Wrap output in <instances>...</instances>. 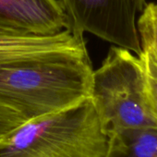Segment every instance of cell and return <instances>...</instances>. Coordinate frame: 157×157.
Here are the masks:
<instances>
[{"mask_svg":"<svg viewBox=\"0 0 157 157\" xmlns=\"http://www.w3.org/2000/svg\"><path fill=\"white\" fill-rule=\"evenodd\" d=\"M69 29L91 33L139 56L141 45L137 15L145 0H59Z\"/></svg>","mask_w":157,"mask_h":157,"instance_id":"cell-4","label":"cell"},{"mask_svg":"<svg viewBox=\"0 0 157 157\" xmlns=\"http://www.w3.org/2000/svg\"><path fill=\"white\" fill-rule=\"evenodd\" d=\"M108 141L91 96L20 124L0 138V157H103Z\"/></svg>","mask_w":157,"mask_h":157,"instance_id":"cell-2","label":"cell"},{"mask_svg":"<svg viewBox=\"0 0 157 157\" xmlns=\"http://www.w3.org/2000/svg\"><path fill=\"white\" fill-rule=\"evenodd\" d=\"M137 26L140 45L151 48L157 56V3L145 5Z\"/></svg>","mask_w":157,"mask_h":157,"instance_id":"cell-8","label":"cell"},{"mask_svg":"<svg viewBox=\"0 0 157 157\" xmlns=\"http://www.w3.org/2000/svg\"><path fill=\"white\" fill-rule=\"evenodd\" d=\"M93 65L88 50L0 62V106L26 120L90 96Z\"/></svg>","mask_w":157,"mask_h":157,"instance_id":"cell-1","label":"cell"},{"mask_svg":"<svg viewBox=\"0 0 157 157\" xmlns=\"http://www.w3.org/2000/svg\"><path fill=\"white\" fill-rule=\"evenodd\" d=\"M139 57L144 72L147 107L157 126V56L151 48L141 46V52Z\"/></svg>","mask_w":157,"mask_h":157,"instance_id":"cell-7","label":"cell"},{"mask_svg":"<svg viewBox=\"0 0 157 157\" xmlns=\"http://www.w3.org/2000/svg\"><path fill=\"white\" fill-rule=\"evenodd\" d=\"M24 121L26 119L19 113L0 106V138Z\"/></svg>","mask_w":157,"mask_h":157,"instance_id":"cell-9","label":"cell"},{"mask_svg":"<svg viewBox=\"0 0 157 157\" xmlns=\"http://www.w3.org/2000/svg\"><path fill=\"white\" fill-rule=\"evenodd\" d=\"M67 29L59 0H0V34L47 36Z\"/></svg>","mask_w":157,"mask_h":157,"instance_id":"cell-5","label":"cell"},{"mask_svg":"<svg viewBox=\"0 0 157 157\" xmlns=\"http://www.w3.org/2000/svg\"><path fill=\"white\" fill-rule=\"evenodd\" d=\"M90 96L107 135L130 128H157L146 104L141 61L126 48L109 49L93 72Z\"/></svg>","mask_w":157,"mask_h":157,"instance_id":"cell-3","label":"cell"},{"mask_svg":"<svg viewBox=\"0 0 157 157\" xmlns=\"http://www.w3.org/2000/svg\"><path fill=\"white\" fill-rule=\"evenodd\" d=\"M103 157H157V128H130L110 133Z\"/></svg>","mask_w":157,"mask_h":157,"instance_id":"cell-6","label":"cell"}]
</instances>
